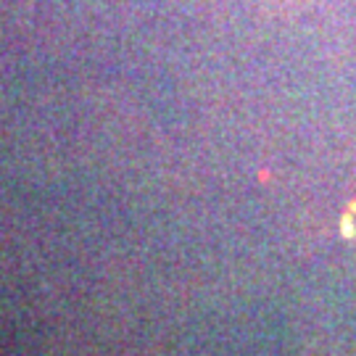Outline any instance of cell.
I'll return each instance as SVG.
<instances>
[{
	"mask_svg": "<svg viewBox=\"0 0 356 356\" xmlns=\"http://www.w3.org/2000/svg\"><path fill=\"white\" fill-rule=\"evenodd\" d=\"M343 232H346V238H348V241L356 243V201L351 204V209H348L346 216H343Z\"/></svg>",
	"mask_w": 356,
	"mask_h": 356,
	"instance_id": "obj_1",
	"label": "cell"
}]
</instances>
